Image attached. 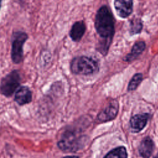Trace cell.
Here are the masks:
<instances>
[{
  "instance_id": "cell-7",
  "label": "cell",
  "mask_w": 158,
  "mask_h": 158,
  "mask_svg": "<svg viewBox=\"0 0 158 158\" xmlns=\"http://www.w3.org/2000/svg\"><path fill=\"white\" fill-rule=\"evenodd\" d=\"M14 101L19 106H24L32 101V92L30 88L25 85L20 86L15 91Z\"/></svg>"
},
{
  "instance_id": "cell-5",
  "label": "cell",
  "mask_w": 158,
  "mask_h": 158,
  "mask_svg": "<svg viewBox=\"0 0 158 158\" xmlns=\"http://www.w3.org/2000/svg\"><path fill=\"white\" fill-rule=\"evenodd\" d=\"M21 76L19 70H13L0 81V93L5 97L12 96L20 86Z\"/></svg>"
},
{
  "instance_id": "cell-17",
  "label": "cell",
  "mask_w": 158,
  "mask_h": 158,
  "mask_svg": "<svg viewBox=\"0 0 158 158\" xmlns=\"http://www.w3.org/2000/svg\"><path fill=\"white\" fill-rule=\"evenodd\" d=\"M153 158H158V152L157 153V154H156V155Z\"/></svg>"
},
{
  "instance_id": "cell-10",
  "label": "cell",
  "mask_w": 158,
  "mask_h": 158,
  "mask_svg": "<svg viewBox=\"0 0 158 158\" xmlns=\"http://www.w3.org/2000/svg\"><path fill=\"white\" fill-rule=\"evenodd\" d=\"M154 149V143L152 139L149 137H145L141 141L138 151L143 158H149Z\"/></svg>"
},
{
  "instance_id": "cell-12",
  "label": "cell",
  "mask_w": 158,
  "mask_h": 158,
  "mask_svg": "<svg viewBox=\"0 0 158 158\" xmlns=\"http://www.w3.org/2000/svg\"><path fill=\"white\" fill-rule=\"evenodd\" d=\"M146 44L143 41H139L135 43L133 45L131 51L123 59L126 62H131L136 59L145 49Z\"/></svg>"
},
{
  "instance_id": "cell-8",
  "label": "cell",
  "mask_w": 158,
  "mask_h": 158,
  "mask_svg": "<svg viewBox=\"0 0 158 158\" xmlns=\"http://www.w3.org/2000/svg\"><path fill=\"white\" fill-rule=\"evenodd\" d=\"M150 114L148 113H143L136 114L131 117L130 120V128L132 132L138 133L141 131L146 125Z\"/></svg>"
},
{
  "instance_id": "cell-13",
  "label": "cell",
  "mask_w": 158,
  "mask_h": 158,
  "mask_svg": "<svg viewBox=\"0 0 158 158\" xmlns=\"http://www.w3.org/2000/svg\"><path fill=\"white\" fill-rule=\"evenodd\" d=\"M104 158H127V149L124 146H119L109 151Z\"/></svg>"
},
{
  "instance_id": "cell-1",
  "label": "cell",
  "mask_w": 158,
  "mask_h": 158,
  "mask_svg": "<svg viewBox=\"0 0 158 158\" xmlns=\"http://www.w3.org/2000/svg\"><path fill=\"white\" fill-rule=\"evenodd\" d=\"M114 19L110 9L105 5L101 6L96 14L94 25L96 32L103 40L98 49L103 55L107 54L114 35Z\"/></svg>"
},
{
  "instance_id": "cell-14",
  "label": "cell",
  "mask_w": 158,
  "mask_h": 158,
  "mask_svg": "<svg viewBox=\"0 0 158 158\" xmlns=\"http://www.w3.org/2000/svg\"><path fill=\"white\" fill-rule=\"evenodd\" d=\"M143 28V23L140 19H133L130 23V34L133 35L135 34L139 33L141 31Z\"/></svg>"
},
{
  "instance_id": "cell-18",
  "label": "cell",
  "mask_w": 158,
  "mask_h": 158,
  "mask_svg": "<svg viewBox=\"0 0 158 158\" xmlns=\"http://www.w3.org/2000/svg\"><path fill=\"white\" fill-rule=\"evenodd\" d=\"M1 3H2V1H0V9H1Z\"/></svg>"
},
{
  "instance_id": "cell-3",
  "label": "cell",
  "mask_w": 158,
  "mask_h": 158,
  "mask_svg": "<svg viewBox=\"0 0 158 158\" xmlns=\"http://www.w3.org/2000/svg\"><path fill=\"white\" fill-rule=\"evenodd\" d=\"M71 72L76 75H89L98 72V62L91 57L81 56L74 57L70 62Z\"/></svg>"
},
{
  "instance_id": "cell-11",
  "label": "cell",
  "mask_w": 158,
  "mask_h": 158,
  "mask_svg": "<svg viewBox=\"0 0 158 158\" xmlns=\"http://www.w3.org/2000/svg\"><path fill=\"white\" fill-rule=\"evenodd\" d=\"M86 31V25L83 21H77L75 22L69 32V35L73 41H80Z\"/></svg>"
},
{
  "instance_id": "cell-16",
  "label": "cell",
  "mask_w": 158,
  "mask_h": 158,
  "mask_svg": "<svg viewBox=\"0 0 158 158\" xmlns=\"http://www.w3.org/2000/svg\"><path fill=\"white\" fill-rule=\"evenodd\" d=\"M62 158H78V157L77 156H67L63 157Z\"/></svg>"
},
{
  "instance_id": "cell-9",
  "label": "cell",
  "mask_w": 158,
  "mask_h": 158,
  "mask_svg": "<svg viewBox=\"0 0 158 158\" xmlns=\"http://www.w3.org/2000/svg\"><path fill=\"white\" fill-rule=\"evenodd\" d=\"M114 7L118 16L122 18L128 17L133 10V1L117 0L114 1Z\"/></svg>"
},
{
  "instance_id": "cell-6",
  "label": "cell",
  "mask_w": 158,
  "mask_h": 158,
  "mask_svg": "<svg viewBox=\"0 0 158 158\" xmlns=\"http://www.w3.org/2000/svg\"><path fill=\"white\" fill-rule=\"evenodd\" d=\"M118 102L117 100H112L109 104L102 110L97 116L100 122H106L114 119L118 112Z\"/></svg>"
},
{
  "instance_id": "cell-15",
  "label": "cell",
  "mask_w": 158,
  "mask_h": 158,
  "mask_svg": "<svg viewBox=\"0 0 158 158\" xmlns=\"http://www.w3.org/2000/svg\"><path fill=\"white\" fill-rule=\"evenodd\" d=\"M143 80V75L140 73H136L131 78L128 85V91L135 90Z\"/></svg>"
},
{
  "instance_id": "cell-4",
  "label": "cell",
  "mask_w": 158,
  "mask_h": 158,
  "mask_svg": "<svg viewBox=\"0 0 158 158\" xmlns=\"http://www.w3.org/2000/svg\"><path fill=\"white\" fill-rule=\"evenodd\" d=\"M28 38L27 33L23 31H14L11 37L10 57L13 63L18 64L23 60V46Z\"/></svg>"
},
{
  "instance_id": "cell-2",
  "label": "cell",
  "mask_w": 158,
  "mask_h": 158,
  "mask_svg": "<svg viewBox=\"0 0 158 158\" xmlns=\"http://www.w3.org/2000/svg\"><path fill=\"white\" fill-rule=\"evenodd\" d=\"M85 139L77 131L68 128L61 135L57 142L58 148L64 152H76L84 145Z\"/></svg>"
}]
</instances>
